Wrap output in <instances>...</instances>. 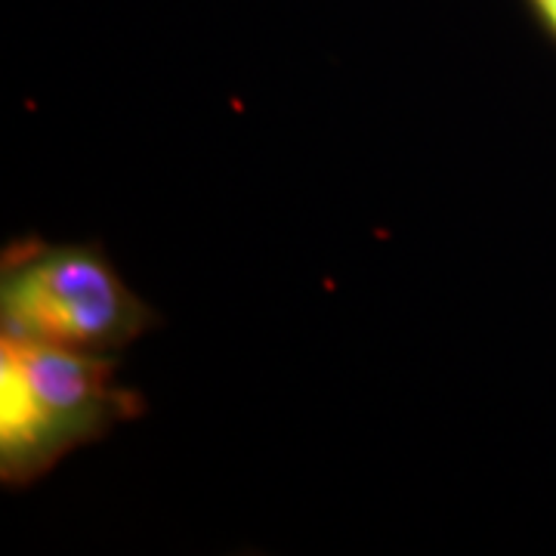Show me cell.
Listing matches in <instances>:
<instances>
[{"mask_svg":"<svg viewBox=\"0 0 556 556\" xmlns=\"http://www.w3.org/2000/svg\"><path fill=\"white\" fill-rule=\"evenodd\" d=\"M142 415V396L115 380V362L0 334V479L31 485L80 445Z\"/></svg>","mask_w":556,"mask_h":556,"instance_id":"1","label":"cell"},{"mask_svg":"<svg viewBox=\"0 0 556 556\" xmlns=\"http://www.w3.org/2000/svg\"><path fill=\"white\" fill-rule=\"evenodd\" d=\"M3 331L109 356L130 346L155 313L124 285L100 248L16 241L0 263Z\"/></svg>","mask_w":556,"mask_h":556,"instance_id":"2","label":"cell"},{"mask_svg":"<svg viewBox=\"0 0 556 556\" xmlns=\"http://www.w3.org/2000/svg\"><path fill=\"white\" fill-rule=\"evenodd\" d=\"M535 20L544 25V31L556 40V0H529Z\"/></svg>","mask_w":556,"mask_h":556,"instance_id":"3","label":"cell"}]
</instances>
